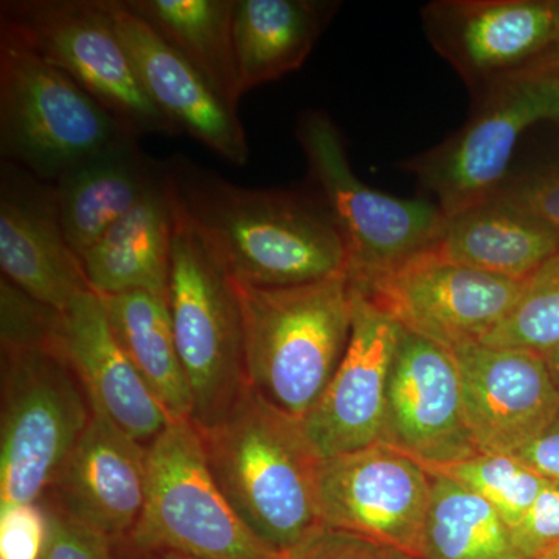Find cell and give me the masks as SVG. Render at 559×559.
Wrapping results in <instances>:
<instances>
[{"instance_id":"6da1fadb","label":"cell","mask_w":559,"mask_h":559,"mask_svg":"<svg viewBox=\"0 0 559 559\" xmlns=\"http://www.w3.org/2000/svg\"><path fill=\"white\" fill-rule=\"evenodd\" d=\"M165 167L179 204L238 285L288 288L347 275L344 238L320 198L246 189L182 157Z\"/></svg>"},{"instance_id":"7a4b0ae2","label":"cell","mask_w":559,"mask_h":559,"mask_svg":"<svg viewBox=\"0 0 559 559\" xmlns=\"http://www.w3.org/2000/svg\"><path fill=\"white\" fill-rule=\"evenodd\" d=\"M198 432L213 480L264 546L286 558L322 527V459L299 419L248 388L226 417Z\"/></svg>"},{"instance_id":"3957f363","label":"cell","mask_w":559,"mask_h":559,"mask_svg":"<svg viewBox=\"0 0 559 559\" xmlns=\"http://www.w3.org/2000/svg\"><path fill=\"white\" fill-rule=\"evenodd\" d=\"M238 290L249 389L301 421L347 352L355 311L347 275L288 288L238 285Z\"/></svg>"},{"instance_id":"277c9868","label":"cell","mask_w":559,"mask_h":559,"mask_svg":"<svg viewBox=\"0 0 559 559\" xmlns=\"http://www.w3.org/2000/svg\"><path fill=\"white\" fill-rule=\"evenodd\" d=\"M170 190L173 246L167 301L193 399L191 423L205 429L226 417L249 388L240 290L191 223L171 186Z\"/></svg>"},{"instance_id":"5b68a950","label":"cell","mask_w":559,"mask_h":559,"mask_svg":"<svg viewBox=\"0 0 559 559\" xmlns=\"http://www.w3.org/2000/svg\"><path fill=\"white\" fill-rule=\"evenodd\" d=\"M139 139L75 81L0 32V157L55 183Z\"/></svg>"},{"instance_id":"8992f818","label":"cell","mask_w":559,"mask_h":559,"mask_svg":"<svg viewBox=\"0 0 559 559\" xmlns=\"http://www.w3.org/2000/svg\"><path fill=\"white\" fill-rule=\"evenodd\" d=\"M91 417L90 399L55 337L2 348L0 509L46 498Z\"/></svg>"},{"instance_id":"52a82bcc","label":"cell","mask_w":559,"mask_h":559,"mask_svg":"<svg viewBox=\"0 0 559 559\" xmlns=\"http://www.w3.org/2000/svg\"><path fill=\"white\" fill-rule=\"evenodd\" d=\"M296 135L319 198L344 238L353 289L366 288L436 245L447 221L439 204L366 186L353 173L344 140L329 116L308 110Z\"/></svg>"},{"instance_id":"ba28073f","label":"cell","mask_w":559,"mask_h":559,"mask_svg":"<svg viewBox=\"0 0 559 559\" xmlns=\"http://www.w3.org/2000/svg\"><path fill=\"white\" fill-rule=\"evenodd\" d=\"M148 463L145 509L117 546L179 551L194 559H285L264 546L224 498L190 419L165 428L148 447Z\"/></svg>"},{"instance_id":"9c48e42d","label":"cell","mask_w":559,"mask_h":559,"mask_svg":"<svg viewBox=\"0 0 559 559\" xmlns=\"http://www.w3.org/2000/svg\"><path fill=\"white\" fill-rule=\"evenodd\" d=\"M0 32L66 73L135 134H179L140 84L103 0H3Z\"/></svg>"},{"instance_id":"30bf717a","label":"cell","mask_w":559,"mask_h":559,"mask_svg":"<svg viewBox=\"0 0 559 559\" xmlns=\"http://www.w3.org/2000/svg\"><path fill=\"white\" fill-rule=\"evenodd\" d=\"M559 121V61L502 81L477 98L465 127L404 168L436 194L444 218L495 197L521 135Z\"/></svg>"},{"instance_id":"8fae6325","label":"cell","mask_w":559,"mask_h":559,"mask_svg":"<svg viewBox=\"0 0 559 559\" xmlns=\"http://www.w3.org/2000/svg\"><path fill=\"white\" fill-rule=\"evenodd\" d=\"M430 46L479 98L559 61V0H439L421 10Z\"/></svg>"},{"instance_id":"7c38bea8","label":"cell","mask_w":559,"mask_h":559,"mask_svg":"<svg viewBox=\"0 0 559 559\" xmlns=\"http://www.w3.org/2000/svg\"><path fill=\"white\" fill-rule=\"evenodd\" d=\"M430 489L425 466L384 443L322 459L320 522L423 559Z\"/></svg>"},{"instance_id":"4fadbf2b","label":"cell","mask_w":559,"mask_h":559,"mask_svg":"<svg viewBox=\"0 0 559 559\" xmlns=\"http://www.w3.org/2000/svg\"><path fill=\"white\" fill-rule=\"evenodd\" d=\"M524 283L450 263L429 249L353 290L401 329L451 349L488 336L513 310Z\"/></svg>"},{"instance_id":"5bb4252c","label":"cell","mask_w":559,"mask_h":559,"mask_svg":"<svg viewBox=\"0 0 559 559\" xmlns=\"http://www.w3.org/2000/svg\"><path fill=\"white\" fill-rule=\"evenodd\" d=\"M381 443L421 465H447L479 454L466 425L454 356L404 329L390 367Z\"/></svg>"},{"instance_id":"9a60e30c","label":"cell","mask_w":559,"mask_h":559,"mask_svg":"<svg viewBox=\"0 0 559 559\" xmlns=\"http://www.w3.org/2000/svg\"><path fill=\"white\" fill-rule=\"evenodd\" d=\"M450 352L477 451L518 454L557 417L559 388L543 355L480 342H466Z\"/></svg>"},{"instance_id":"2e32d148","label":"cell","mask_w":559,"mask_h":559,"mask_svg":"<svg viewBox=\"0 0 559 559\" xmlns=\"http://www.w3.org/2000/svg\"><path fill=\"white\" fill-rule=\"evenodd\" d=\"M400 330L395 320L355 293L347 352L323 395L301 419V428L320 459L381 443L390 367Z\"/></svg>"},{"instance_id":"e0dca14e","label":"cell","mask_w":559,"mask_h":559,"mask_svg":"<svg viewBox=\"0 0 559 559\" xmlns=\"http://www.w3.org/2000/svg\"><path fill=\"white\" fill-rule=\"evenodd\" d=\"M0 270L11 285L60 312L94 293L62 229L53 183L7 162L0 167Z\"/></svg>"},{"instance_id":"ac0fdd59","label":"cell","mask_w":559,"mask_h":559,"mask_svg":"<svg viewBox=\"0 0 559 559\" xmlns=\"http://www.w3.org/2000/svg\"><path fill=\"white\" fill-rule=\"evenodd\" d=\"M148 484V447L92 411L90 425L44 499L120 544L142 516Z\"/></svg>"},{"instance_id":"d6986e66","label":"cell","mask_w":559,"mask_h":559,"mask_svg":"<svg viewBox=\"0 0 559 559\" xmlns=\"http://www.w3.org/2000/svg\"><path fill=\"white\" fill-rule=\"evenodd\" d=\"M114 31L130 55L140 84L175 124L221 159L242 167L249 146L237 112L226 108L189 62L164 43L121 0H103Z\"/></svg>"},{"instance_id":"ffe728a7","label":"cell","mask_w":559,"mask_h":559,"mask_svg":"<svg viewBox=\"0 0 559 559\" xmlns=\"http://www.w3.org/2000/svg\"><path fill=\"white\" fill-rule=\"evenodd\" d=\"M55 344L92 406L132 439L150 447L171 419L114 336L102 299L83 294L60 312Z\"/></svg>"},{"instance_id":"44dd1931","label":"cell","mask_w":559,"mask_h":559,"mask_svg":"<svg viewBox=\"0 0 559 559\" xmlns=\"http://www.w3.org/2000/svg\"><path fill=\"white\" fill-rule=\"evenodd\" d=\"M430 250L450 263L524 283L559 252V237L543 221L492 197L447 218Z\"/></svg>"},{"instance_id":"7402d4cb","label":"cell","mask_w":559,"mask_h":559,"mask_svg":"<svg viewBox=\"0 0 559 559\" xmlns=\"http://www.w3.org/2000/svg\"><path fill=\"white\" fill-rule=\"evenodd\" d=\"M157 167L140 151L138 139L106 151L53 183L62 229L80 260L131 212L160 179Z\"/></svg>"},{"instance_id":"603a6c76","label":"cell","mask_w":559,"mask_h":559,"mask_svg":"<svg viewBox=\"0 0 559 559\" xmlns=\"http://www.w3.org/2000/svg\"><path fill=\"white\" fill-rule=\"evenodd\" d=\"M173 246V200L167 167L153 190L117 221L83 257L97 296L146 290L167 297Z\"/></svg>"},{"instance_id":"cb8c5ba5","label":"cell","mask_w":559,"mask_h":559,"mask_svg":"<svg viewBox=\"0 0 559 559\" xmlns=\"http://www.w3.org/2000/svg\"><path fill=\"white\" fill-rule=\"evenodd\" d=\"M337 7L322 0H235V55L242 94L299 69Z\"/></svg>"},{"instance_id":"d4e9b609","label":"cell","mask_w":559,"mask_h":559,"mask_svg":"<svg viewBox=\"0 0 559 559\" xmlns=\"http://www.w3.org/2000/svg\"><path fill=\"white\" fill-rule=\"evenodd\" d=\"M200 73L226 108L242 98L235 55V0H121Z\"/></svg>"},{"instance_id":"484cf974","label":"cell","mask_w":559,"mask_h":559,"mask_svg":"<svg viewBox=\"0 0 559 559\" xmlns=\"http://www.w3.org/2000/svg\"><path fill=\"white\" fill-rule=\"evenodd\" d=\"M100 299L114 336L168 417L191 421L193 399L176 347L167 297L132 290Z\"/></svg>"},{"instance_id":"4316f807","label":"cell","mask_w":559,"mask_h":559,"mask_svg":"<svg viewBox=\"0 0 559 559\" xmlns=\"http://www.w3.org/2000/svg\"><path fill=\"white\" fill-rule=\"evenodd\" d=\"M423 559L524 558L498 511L457 481L432 476Z\"/></svg>"},{"instance_id":"83f0119b","label":"cell","mask_w":559,"mask_h":559,"mask_svg":"<svg viewBox=\"0 0 559 559\" xmlns=\"http://www.w3.org/2000/svg\"><path fill=\"white\" fill-rule=\"evenodd\" d=\"M423 466L432 476L457 481L479 496L498 511L510 528L522 520L549 481L513 455L479 452L460 462Z\"/></svg>"},{"instance_id":"f1b7e54d","label":"cell","mask_w":559,"mask_h":559,"mask_svg":"<svg viewBox=\"0 0 559 559\" xmlns=\"http://www.w3.org/2000/svg\"><path fill=\"white\" fill-rule=\"evenodd\" d=\"M480 344L543 356L559 347V252L524 283L513 310Z\"/></svg>"},{"instance_id":"f546056e","label":"cell","mask_w":559,"mask_h":559,"mask_svg":"<svg viewBox=\"0 0 559 559\" xmlns=\"http://www.w3.org/2000/svg\"><path fill=\"white\" fill-rule=\"evenodd\" d=\"M43 502L49 521L43 559H119L116 543L72 520L50 500Z\"/></svg>"},{"instance_id":"4dcf8cb0","label":"cell","mask_w":559,"mask_h":559,"mask_svg":"<svg viewBox=\"0 0 559 559\" xmlns=\"http://www.w3.org/2000/svg\"><path fill=\"white\" fill-rule=\"evenodd\" d=\"M47 530L43 500L0 509V559H43Z\"/></svg>"},{"instance_id":"1f68e13d","label":"cell","mask_w":559,"mask_h":559,"mask_svg":"<svg viewBox=\"0 0 559 559\" xmlns=\"http://www.w3.org/2000/svg\"><path fill=\"white\" fill-rule=\"evenodd\" d=\"M511 535L524 559L559 546V484L547 481Z\"/></svg>"},{"instance_id":"d6a6232c","label":"cell","mask_w":559,"mask_h":559,"mask_svg":"<svg viewBox=\"0 0 559 559\" xmlns=\"http://www.w3.org/2000/svg\"><path fill=\"white\" fill-rule=\"evenodd\" d=\"M535 216L559 237V165L509 180L495 194Z\"/></svg>"},{"instance_id":"836d02e7","label":"cell","mask_w":559,"mask_h":559,"mask_svg":"<svg viewBox=\"0 0 559 559\" xmlns=\"http://www.w3.org/2000/svg\"><path fill=\"white\" fill-rule=\"evenodd\" d=\"M285 559H419L352 533L320 527Z\"/></svg>"},{"instance_id":"e575fe53","label":"cell","mask_w":559,"mask_h":559,"mask_svg":"<svg viewBox=\"0 0 559 559\" xmlns=\"http://www.w3.org/2000/svg\"><path fill=\"white\" fill-rule=\"evenodd\" d=\"M513 457L521 460L544 479L559 484V411L549 428Z\"/></svg>"},{"instance_id":"d590c367","label":"cell","mask_w":559,"mask_h":559,"mask_svg":"<svg viewBox=\"0 0 559 559\" xmlns=\"http://www.w3.org/2000/svg\"><path fill=\"white\" fill-rule=\"evenodd\" d=\"M117 546V544H116ZM119 559H194L173 550L132 551L117 546Z\"/></svg>"},{"instance_id":"8d00e7d4","label":"cell","mask_w":559,"mask_h":559,"mask_svg":"<svg viewBox=\"0 0 559 559\" xmlns=\"http://www.w3.org/2000/svg\"><path fill=\"white\" fill-rule=\"evenodd\" d=\"M546 358L547 366H549L551 377L557 382L559 388V347L551 349V352L544 355Z\"/></svg>"},{"instance_id":"74e56055","label":"cell","mask_w":559,"mask_h":559,"mask_svg":"<svg viewBox=\"0 0 559 559\" xmlns=\"http://www.w3.org/2000/svg\"><path fill=\"white\" fill-rule=\"evenodd\" d=\"M532 559H559V546L554 547V549H549L543 551V554L536 555Z\"/></svg>"}]
</instances>
